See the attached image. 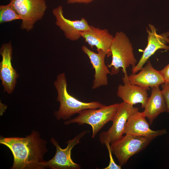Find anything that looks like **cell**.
Here are the masks:
<instances>
[{
	"label": "cell",
	"mask_w": 169,
	"mask_h": 169,
	"mask_svg": "<svg viewBox=\"0 0 169 169\" xmlns=\"http://www.w3.org/2000/svg\"><path fill=\"white\" fill-rule=\"evenodd\" d=\"M20 19L19 15L13 9L9 3L0 6V23Z\"/></svg>",
	"instance_id": "obj_18"
},
{
	"label": "cell",
	"mask_w": 169,
	"mask_h": 169,
	"mask_svg": "<svg viewBox=\"0 0 169 169\" xmlns=\"http://www.w3.org/2000/svg\"><path fill=\"white\" fill-rule=\"evenodd\" d=\"M81 49L88 56L95 70L92 89H95L101 86L107 85L108 84L107 75L111 74V72L105 64L106 54L101 50H98L97 53H96L84 45L82 46Z\"/></svg>",
	"instance_id": "obj_13"
},
{
	"label": "cell",
	"mask_w": 169,
	"mask_h": 169,
	"mask_svg": "<svg viewBox=\"0 0 169 169\" xmlns=\"http://www.w3.org/2000/svg\"><path fill=\"white\" fill-rule=\"evenodd\" d=\"M90 131H84L77 135L71 140L67 142V146L64 149L59 146L57 141L53 137L50 141L56 148V151L54 157L51 159L46 161L45 168L51 169H80V166L74 162L71 157L72 149L76 145L81 143L80 139Z\"/></svg>",
	"instance_id": "obj_7"
},
{
	"label": "cell",
	"mask_w": 169,
	"mask_h": 169,
	"mask_svg": "<svg viewBox=\"0 0 169 169\" xmlns=\"http://www.w3.org/2000/svg\"><path fill=\"white\" fill-rule=\"evenodd\" d=\"M110 50L112 61L108 67L111 68V74H117L121 68L124 74L122 79H128L126 69L130 66L134 68L137 64V60L134 54L132 44L125 33L121 31L115 33Z\"/></svg>",
	"instance_id": "obj_3"
},
{
	"label": "cell",
	"mask_w": 169,
	"mask_h": 169,
	"mask_svg": "<svg viewBox=\"0 0 169 169\" xmlns=\"http://www.w3.org/2000/svg\"><path fill=\"white\" fill-rule=\"evenodd\" d=\"M107 149L110 158V162L108 165L104 169H121V166L120 165H118L115 163L112 156V152L111 151L110 147V143H108L105 145Z\"/></svg>",
	"instance_id": "obj_20"
},
{
	"label": "cell",
	"mask_w": 169,
	"mask_h": 169,
	"mask_svg": "<svg viewBox=\"0 0 169 169\" xmlns=\"http://www.w3.org/2000/svg\"><path fill=\"white\" fill-rule=\"evenodd\" d=\"M167 132L165 129L158 130L151 129L142 112L138 111L129 117L124 131L125 134L145 137L153 139L159 136L164 135Z\"/></svg>",
	"instance_id": "obj_12"
},
{
	"label": "cell",
	"mask_w": 169,
	"mask_h": 169,
	"mask_svg": "<svg viewBox=\"0 0 169 169\" xmlns=\"http://www.w3.org/2000/svg\"><path fill=\"white\" fill-rule=\"evenodd\" d=\"M146 62L138 73H132L128 76V82L148 89L150 87H159L165 82L162 76L160 71L153 67L149 59Z\"/></svg>",
	"instance_id": "obj_14"
},
{
	"label": "cell",
	"mask_w": 169,
	"mask_h": 169,
	"mask_svg": "<svg viewBox=\"0 0 169 169\" xmlns=\"http://www.w3.org/2000/svg\"><path fill=\"white\" fill-rule=\"evenodd\" d=\"M12 52L11 41L2 45L0 49L2 57L0 63V79L3 92L8 94H12L14 90L19 76L12 65Z\"/></svg>",
	"instance_id": "obj_10"
},
{
	"label": "cell",
	"mask_w": 169,
	"mask_h": 169,
	"mask_svg": "<svg viewBox=\"0 0 169 169\" xmlns=\"http://www.w3.org/2000/svg\"><path fill=\"white\" fill-rule=\"evenodd\" d=\"M0 143L7 147L13 157L11 169H44L47 141L36 130L24 137L0 136Z\"/></svg>",
	"instance_id": "obj_1"
},
{
	"label": "cell",
	"mask_w": 169,
	"mask_h": 169,
	"mask_svg": "<svg viewBox=\"0 0 169 169\" xmlns=\"http://www.w3.org/2000/svg\"><path fill=\"white\" fill-rule=\"evenodd\" d=\"M147 33V44L143 54L136 65L132 68V74H136L140 70L149 58L157 50L164 49L169 50V31L161 34L157 33L155 27L149 24L146 28Z\"/></svg>",
	"instance_id": "obj_9"
},
{
	"label": "cell",
	"mask_w": 169,
	"mask_h": 169,
	"mask_svg": "<svg viewBox=\"0 0 169 169\" xmlns=\"http://www.w3.org/2000/svg\"><path fill=\"white\" fill-rule=\"evenodd\" d=\"M161 92L164 97L167 112L169 113V83L165 82L161 85Z\"/></svg>",
	"instance_id": "obj_19"
},
{
	"label": "cell",
	"mask_w": 169,
	"mask_h": 169,
	"mask_svg": "<svg viewBox=\"0 0 169 169\" xmlns=\"http://www.w3.org/2000/svg\"><path fill=\"white\" fill-rule=\"evenodd\" d=\"M151 88V96L148 98L144 110L142 112L151 124L160 114L166 111L165 101L159 87Z\"/></svg>",
	"instance_id": "obj_17"
},
{
	"label": "cell",
	"mask_w": 169,
	"mask_h": 169,
	"mask_svg": "<svg viewBox=\"0 0 169 169\" xmlns=\"http://www.w3.org/2000/svg\"><path fill=\"white\" fill-rule=\"evenodd\" d=\"M93 0H67V3L68 4H73L75 3H85L86 4L89 3L93 1Z\"/></svg>",
	"instance_id": "obj_22"
},
{
	"label": "cell",
	"mask_w": 169,
	"mask_h": 169,
	"mask_svg": "<svg viewBox=\"0 0 169 169\" xmlns=\"http://www.w3.org/2000/svg\"><path fill=\"white\" fill-rule=\"evenodd\" d=\"M143 136L125 134L110 143L111 151L120 165L124 166L134 155L144 149L153 140Z\"/></svg>",
	"instance_id": "obj_6"
},
{
	"label": "cell",
	"mask_w": 169,
	"mask_h": 169,
	"mask_svg": "<svg viewBox=\"0 0 169 169\" xmlns=\"http://www.w3.org/2000/svg\"><path fill=\"white\" fill-rule=\"evenodd\" d=\"M119 103L109 105H104L98 109H88L80 111L74 118L65 121L66 125L74 123L83 125L87 124L92 127L91 137L94 138L98 133L108 122L112 121L118 110Z\"/></svg>",
	"instance_id": "obj_4"
},
{
	"label": "cell",
	"mask_w": 169,
	"mask_h": 169,
	"mask_svg": "<svg viewBox=\"0 0 169 169\" xmlns=\"http://www.w3.org/2000/svg\"><path fill=\"white\" fill-rule=\"evenodd\" d=\"M139 109L124 102L119 103L118 110L112 120V124L107 131L100 135V141L105 145L110 143L121 137L124 134L125 126L129 117Z\"/></svg>",
	"instance_id": "obj_8"
},
{
	"label": "cell",
	"mask_w": 169,
	"mask_h": 169,
	"mask_svg": "<svg viewBox=\"0 0 169 169\" xmlns=\"http://www.w3.org/2000/svg\"><path fill=\"white\" fill-rule=\"evenodd\" d=\"M9 4L21 18V29L28 32L42 19L47 8L45 0H10Z\"/></svg>",
	"instance_id": "obj_5"
},
{
	"label": "cell",
	"mask_w": 169,
	"mask_h": 169,
	"mask_svg": "<svg viewBox=\"0 0 169 169\" xmlns=\"http://www.w3.org/2000/svg\"><path fill=\"white\" fill-rule=\"evenodd\" d=\"M58 93L57 100L60 103L59 110L54 115L57 120H67L76 113L88 109H98L104 105L98 101L84 102L70 95L67 91V83L65 74H59L54 82Z\"/></svg>",
	"instance_id": "obj_2"
},
{
	"label": "cell",
	"mask_w": 169,
	"mask_h": 169,
	"mask_svg": "<svg viewBox=\"0 0 169 169\" xmlns=\"http://www.w3.org/2000/svg\"><path fill=\"white\" fill-rule=\"evenodd\" d=\"M148 89L137 85L131 84L128 82L119 84L117 95L124 102L133 105L140 103L142 108H144L148 99Z\"/></svg>",
	"instance_id": "obj_16"
},
{
	"label": "cell",
	"mask_w": 169,
	"mask_h": 169,
	"mask_svg": "<svg viewBox=\"0 0 169 169\" xmlns=\"http://www.w3.org/2000/svg\"><path fill=\"white\" fill-rule=\"evenodd\" d=\"M81 36L91 48L95 46L97 51H103L108 57L111 56L110 47L114 36L107 29H101L90 25V29L82 33Z\"/></svg>",
	"instance_id": "obj_15"
},
{
	"label": "cell",
	"mask_w": 169,
	"mask_h": 169,
	"mask_svg": "<svg viewBox=\"0 0 169 169\" xmlns=\"http://www.w3.org/2000/svg\"><path fill=\"white\" fill-rule=\"evenodd\" d=\"M52 13L56 18V25L64 32L65 37L71 41L78 40L81 37L82 33L90 29V25L84 18L75 20L65 18L61 6L54 8Z\"/></svg>",
	"instance_id": "obj_11"
},
{
	"label": "cell",
	"mask_w": 169,
	"mask_h": 169,
	"mask_svg": "<svg viewBox=\"0 0 169 169\" xmlns=\"http://www.w3.org/2000/svg\"><path fill=\"white\" fill-rule=\"evenodd\" d=\"M160 71L164 78L165 82L169 83V63Z\"/></svg>",
	"instance_id": "obj_21"
}]
</instances>
